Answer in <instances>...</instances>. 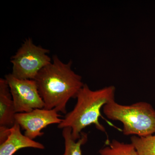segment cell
<instances>
[{
    "label": "cell",
    "instance_id": "obj_11",
    "mask_svg": "<svg viewBox=\"0 0 155 155\" xmlns=\"http://www.w3.org/2000/svg\"><path fill=\"white\" fill-rule=\"evenodd\" d=\"M138 155H155V134L146 137L133 136L130 137Z\"/></svg>",
    "mask_w": 155,
    "mask_h": 155
},
{
    "label": "cell",
    "instance_id": "obj_8",
    "mask_svg": "<svg viewBox=\"0 0 155 155\" xmlns=\"http://www.w3.org/2000/svg\"><path fill=\"white\" fill-rule=\"evenodd\" d=\"M16 111L8 84L0 79V127L11 128L15 124Z\"/></svg>",
    "mask_w": 155,
    "mask_h": 155
},
{
    "label": "cell",
    "instance_id": "obj_3",
    "mask_svg": "<svg viewBox=\"0 0 155 155\" xmlns=\"http://www.w3.org/2000/svg\"><path fill=\"white\" fill-rule=\"evenodd\" d=\"M108 119L122 122L123 134L146 137L155 134V110L150 104L138 102L130 105L114 101L103 107Z\"/></svg>",
    "mask_w": 155,
    "mask_h": 155
},
{
    "label": "cell",
    "instance_id": "obj_1",
    "mask_svg": "<svg viewBox=\"0 0 155 155\" xmlns=\"http://www.w3.org/2000/svg\"><path fill=\"white\" fill-rule=\"evenodd\" d=\"M72 61L63 63L53 56L51 63L38 72L34 80L45 104V109L67 113L66 106L71 98H76L84 84L82 77L72 70Z\"/></svg>",
    "mask_w": 155,
    "mask_h": 155
},
{
    "label": "cell",
    "instance_id": "obj_2",
    "mask_svg": "<svg viewBox=\"0 0 155 155\" xmlns=\"http://www.w3.org/2000/svg\"><path fill=\"white\" fill-rule=\"evenodd\" d=\"M115 92L116 87L113 85L93 91L84 84L78 94L75 107L62 119L58 127H70L72 137L75 140L80 138L83 129L91 125H94L98 130L105 132L104 127L99 122L101 110L104 106L115 100Z\"/></svg>",
    "mask_w": 155,
    "mask_h": 155
},
{
    "label": "cell",
    "instance_id": "obj_10",
    "mask_svg": "<svg viewBox=\"0 0 155 155\" xmlns=\"http://www.w3.org/2000/svg\"><path fill=\"white\" fill-rule=\"evenodd\" d=\"M99 153L100 155H138L132 143H125L116 140H112Z\"/></svg>",
    "mask_w": 155,
    "mask_h": 155
},
{
    "label": "cell",
    "instance_id": "obj_6",
    "mask_svg": "<svg viewBox=\"0 0 155 155\" xmlns=\"http://www.w3.org/2000/svg\"><path fill=\"white\" fill-rule=\"evenodd\" d=\"M55 110L36 109L28 113H17L15 122L24 130V135L31 140L43 135L41 130L51 124L59 125L62 119Z\"/></svg>",
    "mask_w": 155,
    "mask_h": 155
},
{
    "label": "cell",
    "instance_id": "obj_4",
    "mask_svg": "<svg viewBox=\"0 0 155 155\" xmlns=\"http://www.w3.org/2000/svg\"><path fill=\"white\" fill-rule=\"evenodd\" d=\"M49 52V50L35 45L30 38L26 39L11 57V74L19 79L34 80L38 72L51 63L48 55Z\"/></svg>",
    "mask_w": 155,
    "mask_h": 155
},
{
    "label": "cell",
    "instance_id": "obj_9",
    "mask_svg": "<svg viewBox=\"0 0 155 155\" xmlns=\"http://www.w3.org/2000/svg\"><path fill=\"white\" fill-rule=\"evenodd\" d=\"M62 135L65 145L64 152L62 155H82L81 147L87 141V134L82 132L80 138L75 140L72 137V129L67 127L63 128Z\"/></svg>",
    "mask_w": 155,
    "mask_h": 155
},
{
    "label": "cell",
    "instance_id": "obj_7",
    "mask_svg": "<svg viewBox=\"0 0 155 155\" xmlns=\"http://www.w3.org/2000/svg\"><path fill=\"white\" fill-rule=\"evenodd\" d=\"M21 129L17 123L10 128L8 137L0 142V155H14L17 151L25 148L44 149V145L22 134Z\"/></svg>",
    "mask_w": 155,
    "mask_h": 155
},
{
    "label": "cell",
    "instance_id": "obj_5",
    "mask_svg": "<svg viewBox=\"0 0 155 155\" xmlns=\"http://www.w3.org/2000/svg\"><path fill=\"white\" fill-rule=\"evenodd\" d=\"M5 78L8 84L17 114L44 108L35 81L19 79L11 73L6 75Z\"/></svg>",
    "mask_w": 155,
    "mask_h": 155
}]
</instances>
